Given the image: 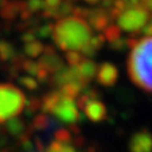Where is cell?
<instances>
[{
  "mask_svg": "<svg viewBox=\"0 0 152 152\" xmlns=\"http://www.w3.org/2000/svg\"><path fill=\"white\" fill-rule=\"evenodd\" d=\"M44 141L39 137V136H35V139H34V148H35V150L38 152H42L44 151Z\"/></svg>",
  "mask_w": 152,
  "mask_h": 152,
  "instance_id": "cell-32",
  "label": "cell"
},
{
  "mask_svg": "<svg viewBox=\"0 0 152 152\" xmlns=\"http://www.w3.org/2000/svg\"><path fill=\"white\" fill-rule=\"evenodd\" d=\"M82 90V87L78 83H75V82H70V83H66V85H63L62 87L60 88V94L63 98H68V99H76V98L79 97L80 95V91Z\"/></svg>",
  "mask_w": 152,
  "mask_h": 152,
  "instance_id": "cell-17",
  "label": "cell"
},
{
  "mask_svg": "<svg viewBox=\"0 0 152 152\" xmlns=\"http://www.w3.org/2000/svg\"><path fill=\"white\" fill-rule=\"evenodd\" d=\"M151 18V15L140 4L139 6L131 7L123 11L117 18V24L118 27L125 32L139 34Z\"/></svg>",
  "mask_w": 152,
  "mask_h": 152,
  "instance_id": "cell-4",
  "label": "cell"
},
{
  "mask_svg": "<svg viewBox=\"0 0 152 152\" xmlns=\"http://www.w3.org/2000/svg\"><path fill=\"white\" fill-rule=\"evenodd\" d=\"M26 8L27 5L26 1L24 0H8L0 8V17L2 18L4 22L11 24Z\"/></svg>",
  "mask_w": 152,
  "mask_h": 152,
  "instance_id": "cell-7",
  "label": "cell"
},
{
  "mask_svg": "<svg viewBox=\"0 0 152 152\" xmlns=\"http://www.w3.org/2000/svg\"><path fill=\"white\" fill-rule=\"evenodd\" d=\"M46 152H77L71 144H63L56 141H52L46 148Z\"/></svg>",
  "mask_w": 152,
  "mask_h": 152,
  "instance_id": "cell-23",
  "label": "cell"
},
{
  "mask_svg": "<svg viewBox=\"0 0 152 152\" xmlns=\"http://www.w3.org/2000/svg\"><path fill=\"white\" fill-rule=\"evenodd\" d=\"M43 50L44 45L37 39L24 45V52L29 58H37L38 55H41L43 53Z\"/></svg>",
  "mask_w": 152,
  "mask_h": 152,
  "instance_id": "cell-19",
  "label": "cell"
},
{
  "mask_svg": "<svg viewBox=\"0 0 152 152\" xmlns=\"http://www.w3.org/2000/svg\"><path fill=\"white\" fill-rule=\"evenodd\" d=\"M60 122L55 117H50L46 114H38L32 120V124L29 125L33 131L39 132H50L52 130H56L60 126Z\"/></svg>",
  "mask_w": 152,
  "mask_h": 152,
  "instance_id": "cell-12",
  "label": "cell"
},
{
  "mask_svg": "<svg viewBox=\"0 0 152 152\" xmlns=\"http://www.w3.org/2000/svg\"><path fill=\"white\" fill-rule=\"evenodd\" d=\"M73 7H75V6H73V4H72L71 1H62L61 5L59 6L56 12H55L54 19H61V18L68 17V15L72 14Z\"/></svg>",
  "mask_w": 152,
  "mask_h": 152,
  "instance_id": "cell-22",
  "label": "cell"
},
{
  "mask_svg": "<svg viewBox=\"0 0 152 152\" xmlns=\"http://www.w3.org/2000/svg\"><path fill=\"white\" fill-rule=\"evenodd\" d=\"M77 68H78V71H79V75H80L81 80L87 86L88 83L95 78V76L97 75V70H98L97 64L92 60H89V59H83L81 63L78 65Z\"/></svg>",
  "mask_w": 152,
  "mask_h": 152,
  "instance_id": "cell-13",
  "label": "cell"
},
{
  "mask_svg": "<svg viewBox=\"0 0 152 152\" xmlns=\"http://www.w3.org/2000/svg\"><path fill=\"white\" fill-rule=\"evenodd\" d=\"M144 34V35H147V36H152V18L150 19V22L148 23L147 25L144 26V27L141 29V32L139 33V34Z\"/></svg>",
  "mask_w": 152,
  "mask_h": 152,
  "instance_id": "cell-33",
  "label": "cell"
},
{
  "mask_svg": "<svg viewBox=\"0 0 152 152\" xmlns=\"http://www.w3.org/2000/svg\"><path fill=\"white\" fill-rule=\"evenodd\" d=\"M118 79V70L114 64L109 62H104L99 65L97 70V81L99 85L105 87L114 86Z\"/></svg>",
  "mask_w": 152,
  "mask_h": 152,
  "instance_id": "cell-8",
  "label": "cell"
},
{
  "mask_svg": "<svg viewBox=\"0 0 152 152\" xmlns=\"http://www.w3.org/2000/svg\"><path fill=\"white\" fill-rule=\"evenodd\" d=\"M41 109V99L37 97H31L28 100H26L25 105V115L26 116H32L37 110Z\"/></svg>",
  "mask_w": 152,
  "mask_h": 152,
  "instance_id": "cell-21",
  "label": "cell"
},
{
  "mask_svg": "<svg viewBox=\"0 0 152 152\" xmlns=\"http://www.w3.org/2000/svg\"><path fill=\"white\" fill-rule=\"evenodd\" d=\"M140 4L152 17V0H140Z\"/></svg>",
  "mask_w": 152,
  "mask_h": 152,
  "instance_id": "cell-34",
  "label": "cell"
},
{
  "mask_svg": "<svg viewBox=\"0 0 152 152\" xmlns=\"http://www.w3.org/2000/svg\"><path fill=\"white\" fill-rule=\"evenodd\" d=\"M22 70L27 72L28 75L31 76H35L38 73L39 71V65L37 64V62H34L32 60H28V59H25V61L23 62L22 64Z\"/></svg>",
  "mask_w": 152,
  "mask_h": 152,
  "instance_id": "cell-27",
  "label": "cell"
},
{
  "mask_svg": "<svg viewBox=\"0 0 152 152\" xmlns=\"http://www.w3.org/2000/svg\"><path fill=\"white\" fill-rule=\"evenodd\" d=\"M52 37L62 51H80L92 37L90 25L75 16L61 18L54 24Z\"/></svg>",
  "mask_w": 152,
  "mask_h": 152,
  "instance_id": "cell-1",
  "label": "cell"
},
{
  "mask_svg": "<svg viewBox=\"0 0 152 152\" xmlns=\"http://www.w3.org/2000/svg\"><path fill=\"white\" fill-rule=\"evenodd\" d=\"M72 143L76 145V147H83L86 144V139L81 135H77L75 139H72Z\"/></svg>",
  "mask_w": 152,
  "mask_h": 152,
  "instance_id": "cell-35",
  "label": "cell"
},
{
  "mask_svg": "<svg viewBox=\"0 0 152 152\" xmlns=\"http://www.w3.org/2000/svg\"><path fill=\"white\" fill-rule=\"evenodd\" d=\"M130 152H152V133L147 129L135 132L129 141Z\"/></svg>",
  "mask_w": 152,
  "mask_h": 152,
  "instance_id": "cell-6",
  "label": "cell"
},
{
  "mask_svg": "<svg viewBox=\"0 0 152 152\" xmlns=\"http://www.w3.org/2000/svg\"><path fill=\"white\" fill-rule=\"evenodd\" d=\"M52 114L60 123H66L70 125L76 124L78 122L80 113L78 112L76 103L73 100L62 97Z\"/></svg>",
  "mask_w": 152,
  "mask_h": 152,
  "instance_id": "cell-5",
  "label": "cell"
},
{
  "mask_svg": "<svg viewBox=\"0 0 152 152\" xmlns=\"http://www.w3.org/2000/svg\"><path fill=\"white\" fill-rule=\"evenodd\" d=\"M18 82H19L20 86H23L25 89H27L29 91H34V90H36L38 88V82L34 78H32V77H28V76L18 77Z\"/></svg>",
  "mask_w": 152,
  "mask_h": 152,
  "instance_id": "cell-26",
  "label": "cell"
},
{
  "mask_svg": "<svg viewBox=\"0 0 152 152\" xmlns=\"http://www.w3.org/2000/svg\"><path fill=\"white\" fill-rule=\"evenodd\" d=\"M83 112L88 118L94 123L103 122L107 117V108L105 104L100 100H90L85 107Z\"/></svg>",
  "mask_w": 152,
  "mask_h": 152,
  "instance_id": "cell-10",
  "label": "cell"
},
{
  "mask_svg": "<svg viewBox=\"0 0 152 152\" xmlns=\"http://www.w3.org/2000/svg\"><path fill=\"white\" fill-rule=\"evenodd\" d=\"M35 152H38V151H35ZM42 152H44V151H42Z\"/></svg>",
  "mask_w": 152,
  "mask_h": 152,
  "instance_id": "cell-38",
  "label": "cell"
},
{
  "mask_svg": "<svg viewBox=\"0 0 152 152\" xmlns=\"http://www.w3.org/2000/svg\"><path fill=\"white\" fill-rule=\"evenodd\" d=\"M83 59H85L83 55L79 52H76V51H69V52L65 53V60H66L70 68L78 66L82 62Z\"/></svg>",
  "mask_w": 152,
  "mask_h": 152,
  "instance_id": "cell-25",
  "label": "cell"
},
{
  "mask_svg": "<svg viewBox=\"0 0 152 152\" xmlns=\"http://www.w3.org/2000/svg\"><path fill=\"white\" fill-rule=\"evenodd\" d=\"M132 82L144 91L152 92V36L140 38L127 60Z\"/></svg>",
  "mask_w": 152,
  "mask_h": 152,
  "instance_id": "cell-2",
  "label": "cell"
},
{
  "mask_svg": "<svg viewBox=\"0 0 152 152\" xmlns=\"http://www.w3.org/2000/svg\"><path fill=\"white\" fill-rule=\"evenodd\" d=\"M15 53L16 51L12 44L4 39H0V61L1 62L10 61Z\"/></svg>",
  "mask_w": 152,
  "mask_h": 152,
  "instance_id": "cell-18",
  "label": "cell"
},
{
  "mask_svg": "<svg viewBox=\"0 0 152 152\" xmlns=\"http://www.w3.org/2000/svg\"><path fill=\"white\" fill-rule=\"evenodd\" d=\"M105 1H107V0H105Z\"/></svg>",
  "mask_w": 152,
  "mask_h": 152,
  "instance_id": "cell-39",
  "label": "cell"
},
{
  "mask_svg": "<svg viewBox=\"0 0 152 152\" xmlns=\"http://www.w3.org/2000/svg\"><path fill=\"white\" fill-rule=\"evenodd\" d=\"M53 27H54V24H52V23H46L42 26H36L35 27V34L38 35L39 37L46 38L49 37V35L52 34Z\"/></svg>",
  "mask_w": 152,
  "mask_h": 152,
  "instance_id": "cell-28",
  "label": "cell"
},
{
  "mask_svg": "<svg viewBox=\"0 0 152 152\" xmlns=\"http://www.w3.org/2000/svg\"><path fill=\"white\" fill-rule=\"evenodd\" d=\"M26 130H27V126L25 121L19 117H14L5 123V131L14 137H18L19 135H22L24 132H26Z\"/></svg>",
  "mask_w": 152,
  "mask_h": 152,
  "instance_id": "cell-15",
  "label": "cell"
},
{
  "mask_svg": "<svg viewBox=\"0 0 152 152\" xmlns=\"http://www.w3.org/2000/svg\"><path fill=\"white\" fill-rule=\"evenodd\" d=\"M105 37H104L103 34H99L97 36H94L90 38V41L88 42L80 51H81L82 55H86V56H94V55L97 53L99 50L104 46L105 43Z\"/></svg>",
  "mask_w": 152,
  "mask_h": 152,
  "instance_id": "cell-16",
  "label": "cell"
},
{
  "mask_svg": "<svg viewBox=\"0 0 152 152\" xmlns=\"http://www.w3.org/2000/svg\"><path fill=\"white\" fill-rule=\"evenodd\" d=\"M69 131L75 133L76 135H79L80 134V127L78 126L77 124H70L69 125Z\"/></svg>",
  "mask_w": 152,
  "mask_h": 152,
  "instance_id": "cell-36",
  "label": "cell"
},
{
  "mask_svg": "<svg viewBox=\"0 0 152 152\" xmlns=\"http://www.w3.org/2000/svg\"><path fill=\"white\" fill-rule=\"evenodd\" d=\"M89 20V24L94 29H96L98 32L100 31H105L108 27L109 24V17L107 9H105L103 7L100 8H96V9H91L90 14L87 18Z\"/></svg>",
  "mask_w": 152,
  "mask_h": 152,
  "instance_id": "cell-11",
  "label": "cell"
},
{
  "mask_svg": "<svg viewBox=\"0 0 152 152\" xmlns=\"http://www.w3.org/2000/svg\"><path fill=\"white\" fill-rule=\"evenodd\" d=\"M61 98L62 96L59 90H53L45 94L43 98L41 99V110L43 112V114H48V113L52 114L56 105L61 100Z\"/></svg>",
  "mask_w": 152,
  "mask_h": 152,
  "instance_id": "cell-14",
  "label": "cell"
},
{
  "mask_svg": "<svg viewBox=\"0 0 152 152\" xmlns=\"http://www.w3.org/2000/svg\"><path fill=\"white\" fill-rule=\"evenodd\" d=\"M126 46V38H120L118 41H116L114 43H110V49L115 50V51H122L124 50Z\"/></svg>",
  "mask_w": 152,
  "mask_h": 152,
  "instance_id": "cell-31",
  "label": "cell"
},
{
  "mask_svg": "<svg viewBox=\"0 0 152 152\" xmlns=\"http://www.w3.org/2000/svg\"><path fill=\"white\" fill-rule=\"evenodd\" d=\"M25 94L12 83H0V124L16 117L26 105Z\"/></svg>",
  "mask_w": 152,
  "mask_h": 152,
  "instance_id": "cell-3",
  "label": "cell"
},
{
  "mask_svg": "<svg viewBox=\"0 0 152 152\" xmlns=\"http://www.w3.org/2000/svg\"><path fill=\"white\" fill-rule=\"evenodd\" d=\"M85 1L88 2V4H90V5H96V4L99 2V0H85Z\"/></svg>",
  "mask_w": 152,
  "mask_h": 152,
  "instance_id": "cell-37",
  "label": "cell"
},
{
  "mask_svg": "<svg viewBox=\"0 0 152 152\" xmlns=\"http://www.w3.org/2000/svg\"><path fill=\"white\" fill-rule=\"evenodd\" d=\"M105 39H107L109 43H114L116 41H118L121 37V28L116 25H110L105 29L104 34Z\"/></svg>",
  "mask_w": 152,
  "mask_h": 152,
  "instance_id": "cell-24",
  "label": "cell"
},
{
  "mask_svg": "<svg viewBox=\"0 0 152 152\" xmlns=\"http://www.w3.org/2000/svg\"><path fill=\"white\" fill-rule=\"evenodd\" d=\"M37 64L39 65L41 69L45 70L49 75H54L55 72H58L64 68L63 59L56 53H51V54L42 53V55L39 56Z\"/></svg>",
  "mask_w": 152,
  "mask_h": 152,
  "instance_id": "cell-9",
  "label": "cell"
},
{
  "mask_svg": "<svg viewBox=\"0 0 152 152\" xmlns=\"http://www.w3.org/2000/svg\"><path fill=\"white\" fill-rule=\"evenodd\" d=\"M26 5H27L28 10L32 14H35L38 11H42L44 7V1L43 0H27Z\"/></svg>",
  "mask_w": 152,
  "mask_h": 152,
  "instance_id": "cell-29",
  "label": "cell"
},
{
  "mask_svg": "<svg viewBox=\"0 0 152 152\" xmlns=\"http://www.w3.org/2000/svg\"><path fill=\"white\" fill-rule=\"evenodd\" d=\"M53 137L55 139V141L59 143H63V144H70L72 142V134L68 129L64 127H59L54 130L53 132Z\"/></svg>",
  "mask_w": 152,
  "mask_h": 152,
  "instance_id": "cell-20",
  "label": "cell"
},
{
  "mask_svg": "<svg viewBox=\"0 0 152 152\" xmlns=\"http://www.w3.org/2000/svg\"><path fill=\"white\" fill-rule=\"evenodd\" d=\"M89 102H90V98L88 97L87 95L83 92L82 95H80L79 97L77 98V104H76L77 108L83 110V109H85V107L87 106V104L89 103Z\"/></svg>",
  "mask_w": 152,
  "mask_h": 152,
  "instance_id": "cell-30",
  "label": "cell"
}]
</instances>
